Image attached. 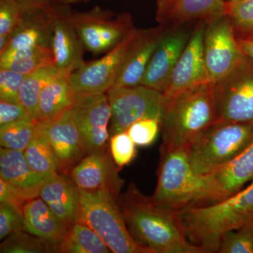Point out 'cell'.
<instances>
[{"instance_id":"obj_21","label":"cell","mask_w":253,"mask_h":253,"mask_svg":"<svg viewBox=\"0 0 253 253\" xmlns=\"http://www.w3.org/2000/svg\"><path fill=\"white\" fill-rule=\"evenodd\" d=\"M0 177L28 200L38 197L46 180L28 166L22 151L0 149Z\"/></svg>"},{"instance_id":"obj_11","label":"cell","mask_w":253,"mask_h":253,"mask_svg":"<svg viewBox=\"0 0 253 253\" xmlns=\"http://www.w3.org/2000/svg\"><path fill=\"white\" fill-rule=\"evenodd\" d=\"M71 111L84 156L106 150L111 116L107 94L76 93Z\"/></svg>"},{"instance_id":"obj_29","label":"cell","mask_w":253,"mask_h":253,"mask_svg":"<svg viewBox=\"0 0 253 253\" xmlns=\"http://www.w3.org/2000/svg\"><path fill=\"white\" fill-rule=\"evenodd\" d=\"M24 157L30 168L39 175L47 179L58 172L57 165L49 141L40 129L25 150Z\"/></svg>"},{"instance_id":"obj_40","label":"cell","mask_w":253,"mask_h":253,"mask_svg":"<svg viewBox=\"0 0 253 253\" xmlns=\"http://www.w3.org/2000/svg\"><path fill=\"white\" fill-rule=\"evenodd\" d=\"M27 201L16 189L0 177V203L13 205L23 211Z\"/></svg>"},{"instance_id":"obj_27","label":"cell","mask_w":253,"mask_h":253,"mask_svg":"<svg viewBox=\"0 0 253 253\" xmlns=\"http://www.w3.org/2000/svg\"><path fill=\"white\" fill-rule=\"evenodd\" d=\"M58 253H109L111 250L104 240L85 224L76 222L68 229Z\"/></svg>"},{"instance_id":"obj_44","label":"cell","mask_w":253,"mask_h":253,"mask_svg":"<svg viewBox=\"0 0 253 253\" xmlns=\"http://www.w3.org/2000/svg\"><path fill=\"white\" fill-rule=\"evenodd\" d=\"M224 1H231V0H223Z\"/></svg>"},{"instance_id":"obj_7","label":"cell","mask_w":253,"mask_h":253,"mask_svg":"<svg viewBox=\"0 0 253 253\" xmlns=\"http://www.w3.org/2000/svg\"><path fill=\"white\" fill-rule=\"evenodd\" d=\"M67 13L84 49L94 54H106L136 30L129 12L116 14L99 6L78 11L68 5Z\"/></svg>"},{"instance_id":"obj_14","label":"cell","mask_w":253,"mask_h":253,"mask_svg":"<svg viewBox=\"0 0 253 253\" xmlns=\"http://www.w3.org/2000/svg\"><path fill=\"white\" fill-rule=\"evenodd\" d=\"M206 22L200 21L173 71L169 84L163 93V99H169L191 88L211 83L205 65L204 38Z\"/></svg>"},{"instance_id":"obj_30","label":"cell","mask_w":253,"mask_h":253,"mask_svg":"<svg viewBox=\"0 0 253 253\" xmlns=\"http://www.w3.org/2000/svg\"><path fill=\"white\" fill-rule=\"evenodd\" d=\"M58 246L24 230L16 231L4 239L1 253H57Z\"/></svg>"},{"instance_id":"obj_37","label":"cell","mask_w":253,"mask_h":253,"mask_svg":"<svg viewBox=\"0 0 253 253\" xmlns=\"http://www.w3.org/2000/svg\"><path fill=\"white\" fill-rule=\"evenodd\" d=\"M23 211L13 205L0 203V239L18 231L23 230Z\"/></svg>"},{"instance_id":"obj_25","label":"cell","mask_w":253,"mask_h":253,"mask_svg":"<svg viewBox=\"0 0 253 253\" xmlns=\"http://www.w3.org/2000/svg\"><path fill=\"white\" fill-rule=\"evenodd\" d=\"M212 175L220 187L224 200L236 194L253 180V143L242 154Z\"/></svg>"},{"instance_id":"obj_12","label":"cell","mask_w":253,"mask_h":253,"mask_svg":"<svg viewBox=\"0 0 253 253\" xmlns=\"http://www.w3.org/2000/svg\"><path fill=\"white\" fill-rule=\"evenodd\" d=\"M135 32L101 59L85 62L72 73L71 83L76 93L105 94L114 86Z\"/></svg>"},{"instance_id":"obj_36","label":"cell","mask_w":253,"mask_h":253,"mask_svg":"<svg viewBox=\"0 0 253 253\" xmlns=\"http://www.w3.org/2000/svg\"><path fill=\"white\" fill-rule=\"evenodd\" d=\"M23 11L18 0H0V36L10 38Z\"/></svg>"},{"instance_id":"obj_6","label":"cell","mask_w":253,"mask_h":253,"mask_svg":"<svg viewBox=\"0 0 253 253\" xmlns=\"http://www.w3.org/2000/svg\"><path fill=\"white\" fill-rule=\"evenodd\" d=\"M76 222L85 224L94 230L112 253H150L131 237L117 198L109 193L87 192L78 189Z\"/></svg>"},{"instance_id":"obj_31","label":"cell","mask_w":253,"mask_h":253,"mask_svg":"<svg viewBox=\"0 0 253 253\" xmlns=\"http://www.w3.org/2000/svg\"><path fill=\"white\" fill-rule=\"evenodd\" d=\"M38 123L33 119L0 126V145L4 149L24 152L38 131Z\"/></svg>"},{"instance_id":"obj_38","label":"cell","mask_w":253,"mask_h":253,"mask_svg":"<svg viewBox=\"0 0 253 253\" xmlns=\"http://www.w3.org/2000/svg\"><path fill=\"white\" fill-rule=\"evenodd\" d=\"M24 75L0 68V100L20 102L19 94Z\"/></svg>"},{"instance_id":"obj_42","label":"cell","mask_w":253,"mask_h":253,"mask_svg":"<svg viewBox=\"0 0 253 253\" xmlns=\"http://www.w3.org/2000/svg\"><path fill=\"white\" fill-rule=\"evenodd\" d=\"M237 41L244 54L253 60V41L239 38H237Z\"/></svg>"},{"instance_id":"obj_1","label":"cell","mask_w":253,"mask_h":253,"mask_svg":"<svg viewBox=\"0 0 253 253\" xmlns=\"http://www.w3.org/2000/svg\"><path fill=\"white\" fill-rule=\"evenodd\" d=\"M117 202L131 237L150 253H205L187 239L177 213L155 204L134 183Z\"/></svg>"},{"instance_id":"obj_8","label":"cell","mask_w":253,"mask_h":253,"mask_svg":"<svg viewBox=\"0 0 253 253\" xmlns=\"http://www.w3.org/2000/svg\"><path fill=\"white\" fill-rule=\"evenodd\" d=\"M106 94L111 113L109 139L127 131L131 125L145 118H154L161 122L163 96L161 91L139 84L113 86Z\"/></svg>"},{"instance_id":"obj_23","label":"cell","mask_w":253,"mask_h":253,"mask_svg":"<svg viewBox=\"0 0 253 253\" xmlns=\"http://www.w3.org/2000/svg\"><path fill=\"white\" fill-rule=\"evenodd\" d=\"M71 74L61 71L43 88L35 121L39 123L54 121L72 108L76 92Z\"/></svg>"},{"instance_id":"obj_34","label":"cell","mask_w":253,"mask_h":253,"mask_svg":"<svg viewBox=\"0 0 253 253\" xmlns=\"http://www.w3.org/2000/svg\"><path fill=\"white\" fill-rule=\"evenodd\" d=\"M109 142L111 156L120 169L129 165L136 157V144L127 131L111 136Z\"/></svg>"},{"instance_id":"obj_28","label":"cell","mask_w":253,"mask_h":253,"mask_svg":"<svg viewBox=\"0 0 253 253\" xmlns=\"http://www.w3.org/2000/svg\"><path fill=\"white\" fill-rule=\"evenodd\" d=\"M60 72L53 64L39 68L25 76L20 90V102L33 120L36 119L42 90Z\"/></svg>"},{"instance_id":"obj_15","label":"cell","mask_w":253,"mask_h":253,"mask_svg":"<svg viewBox=\"0 0 253 253\" xmlns=\"http://www.w3.org/2000/svg\"><path fill=\"white\" fill-rule=\"evenodd\" d=\"M38 126L54 153L58 172L69 175L71 169L84 157L81 136L71 109L57 119L38 123Z\"/></svg>"},{"instance_id":"obj_16","label":"cell","mask_w":253,"mask_h":253,"mask_svg":"<svg viewBox=\"0 0 253 253\" xmlns=\"http://www.w3.org/2000/svg\"><path fill=\"white\" fill-rule=\"evenodd\" d=\"M191 36L181 27L168 28L155 50L141 84L164 92Z\"/></svg>"},{"instance_id":"obj_18","label":"cell","mask_w":253,"mask_h":253,"mask_svg":"<svg viewBox=\"0 0 253 253\" xmlns=\"http://www.w3.org/2000/svg\"><path fill=\"white\" fill-rule=\"evenodd\" d=\"M167 29L160 25L156 27L136 29L114 86L141 84L155 50Z\"/></svg>"},{"instance_id":"obj_35","label":"cell","mask_w":253,"mask_h":253,"mask_svg":"<svg viewBox=\"0 0 253 253\" xmlns=\"http://www.w3.org/2000/svg\"><path fill=\"white\" fill-rule=\"evenodd\" d=\"M160 129L159 120L145 118L131 125L126 131L136 146H147L156 140Z\"/></svg>"},{"instance_id":"obj_2","label":"cell","mask_w":253,"mask_h":253,"mask_svg":"<svg viewBox=\"0 0 253 253\" xmlns=\"http://www.w3.org/2000/svg\"><path fill=\"white\" fill-rule=\"evenodd\" d=\"M158 184L151 199L160 207L174 212L211 206L223 201L222 193L212 174L193 170L187 149H161Z\"/></svg>"},{"instance_id":"obj_22","label":"cell","mask_w":253,"mask_h":253,"mask_svg":"<svg viewBox=\"0 0 253 253\" xmlns=\"http://www.w3.org/2000/svg\"><path fill=\"white\" fill-rule=\"evenodd\" d=\"M39 196L69 229L76 222L78 189L69 175L57 172L49 176Z\"/></svg>"},{"instance_id":"obj_20","label":"cell","mask_w":253,"mask_h":253,"mask_svg":"<svg viewBox=\"0 0 253 253\" xmlns=\"http://www.w3.org/2000/svg\"><path fill=\"white\" fill-rule=\"evenodd\" d=\"M55 5L23 7L21 20L0 54L30 46L51 48Z\"/></svg>"},{"instance_id":"obj_43","label":"cell","mask_w":253,"mask_h":253,"mask_svg":"<svg viewBox=\"0 0 253 253\" xmlns=\"http://www.w3.org/2000/svg\"><path fill=\"white\" fill-rule=\"evenodd\" d=\"M91 1V0H61V4H66V5H71L79 4V3L83 2H89V1ZM102 1H110L111 0H102Z\"/></svg>"},{"instance_id":"obj_33","label":"cell","mask_w":253,"mask_h":253,"mask_svg":"<svg viewBox=\"0 0 253 253\" xmlns=\"http://www.w3.org/2000/svg\"><path fill=\"white\" fill-rule=\"evenodd\" d=\"M217 253H253V221L223 234Z\"/></svg>"},{"instance_id":"obj_4","label":"cell","mask_w":253,"mask_h":253,"mask_svg":"<svg viewBox=\"0 0 253 253\" xmlns=\"http://www.w3.org/2000/svg\"><path fill=\"white\" fill-rule=\"evenodd\" d=\"M217 121L214 83H204L171 99H163L161 149H188L203 131Z\"/></svg>"},{"instance_id":"obj_17","label":"cell","mask_w":253,"mask_h":253,"mask_svg":"<svg viewBox=\"0 0 253 253\" xmlns=\"http://www.w3.org/2000/svg\"><path fill=\"white\" fill-rule=\"evenodd\" d=\"M67 6H54L51 48L56 67L62 72L72 73L85 63L83 59L85 49L68 17Z\"/></svg>"},{"instance_id":"obj_32","label":"cell","mask_w":253,"mask_h":253,"mask_svg":"<svg viewBox=\"0 0 253 253\" xmlns=\"http://www.w3.org/2000/svg\"><path fill=\"white\" fill-rule=\"evenodd\" d=\"M223 11L230 20L236 38H253V0L224 1Z\"/></svg>"},{"instance_id":"obj_3","label":"cell","mask_w":253,"mask_h":253,"mask_svg":"<svg viewBox=\"0 0 253 253\" xmlns=\"http://www.w3.org/2000/svg\"><path fill=\"white\" fill-rule=\"evenodd\" d=\"M176 213L191 244L205 253H217L223 234L253 221V180L247 187L217 204Z\"/></svg>"},{"instance_id":"obj_13","label":"cell","mask_w":253,"mask_h":253,"mask_svg":"<svg viewBox=\"0 0 253 253\" xmlns=\"http://www.w3.org/2000/svg\"><path fill=\"white\" fill-rule=\"evenodd\" d=\"M120 170L111 154L104 150L84 156L71 169L69 176L79 189L105 191L118 198L125 184Z\"/></svg>"},{"instance_id":"obj_9","label":"cell","mask_w":253,"mask_h":253,"mask_svg":"<svg viewBox=\"0 0 253 253\" xmlns=\"http://www.w3.org/2000/svg\"><path fill=\"white\" fill-rule=\"evenodd\" d=\"M218 121L253 123V60L245 56L231 73L214 83Z\"/></svg>"},{"instance_id":"obj_5","label":"cell","mask_w":253,"mask_h":253,"mask_svg":"<svg viewBox=\"0 0 253 253\" xmlns=\"http://www.w3.org/2000/svg\"><path fill=\"white\" fill-rule=\"evenodd\" d=\"M253 143V123L217 121L190 145L188 158L199 174H211L237 158Z\"/></svg>"},{"instance_id":"obj_24","label":"cell","mask_w":253,"mask_h":253,"mask_svg":"<svg viewBox=\"0 0 253 253\" xmlns=\"http://www.w3.org/2000/svg\"><path fill=\"white\" fill-rule=\"evenodd\" d=\"M23 230L59 246L69 228L40 196L28 200L23 207Z\"/></svg>"},{"instance_id":"obj_41","label":"cell","mask_w":253,"mask_h":253,"mask_svg":"<svg viewBox=\"0 0 253 253\" xmlns=\"http://www.w3.org/2000/svg\"><path fill=\"white\" fill-rule=\"evenodd\" d=\"M23 7L38 6H52L61 4V0H18Z\"/></svg>"},{"instance_id":"obj_10","label":"cell","mask_w":253,"mask_h":253,"mask_svg":"<svg viewBox=\"0 0 253 253\" xmlns=\"http://www.w3.org/2000/svg\"><path fill=\"white\" fill-rule=\"evenodd\" d=\"M204 55L208 79L212 83L227 76L246 56L225 14L206 22Z\"/></svg>"},{"instance_id":"obj_19","label":"cell","mask_w":253,"mask_h":253,"mask_svg":"<svg viewBox=\"0 0 253 253\" xmlns=\"http://www.w3.org/2000/svg\"><path fill=\"white\" fill-rule=\"evenodd\" d=\"M223 0H156V20L167 28L208 21L224 14Z\"/></svg>"},{"instance_id":"obj_39","label":"cell","mask_w":253,"mask_h":253,"mask_svg":"<svg viewBox=\"0 0 253 253\" xmlns=\"http://www.w3.org/2000/svg\"><path fill=\"white\" fill-rule=\"evenodd\" d=\"M28 119L33 118L21 102L0 100V126Z\"/></svg>"},{"instance_id":"obj_26","label":"cell","mask_w":253,"mask_h":253,"mask_svg":"<svg viewBox=\"0 0 253 253\" xmlns=\"http://www.w3.org/2000/svg\"><path fill=\"white\" fill-rule=\"evenodd\" d=\"M54 64L51 48L30 46L5 51L0 54V68L26 75L44 66Z\"/></svg>"},{"instance_id":"obj_45","label":"cell","mask_w":253,"mask_h":253,"mask_svg":"<svg viewBox=\"0 0 253 253\" xmlns=\"http://www.w3.org/2000/svg\"><path fill=\"white\" fill-rule=\"evenodd\" d=\"M248 40H252V41H253V38H250V39H248Z\"/></svg>"}]
</instances>
